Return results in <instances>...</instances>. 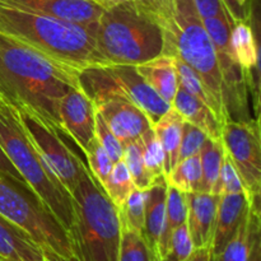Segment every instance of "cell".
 Listing matches in <instances>:
<instances>
[{"label": "cell", "instance_id": "cell-1", "mask_svg": "<svg viewBox=\"0 0 261 261\" xmlns=\"http://www.w3.org/2000/svg\"><path fill=\"white\" fill-rule=\"evenodd\" d=\"M79 71L0 33V97L59 132L58 105L71 88L81 87Z\"/></svg>", "mask_w": 261, "mask_h": 261}, {"label": "cell", "instance_id": "cell-2", "mask_svg": "<svg viewBox=\"0 0 261 261\" xmlns=\"http://www.w3.org/2000/svg\"><path fill=\"white\" fill-rule=\"evenodd\" d=\"M96 64L133 65L162 55L166 31L157 15L140 3L103 9L93 24Z\"/></svg>", "mask_w": 261, "mask_h": 261}, {"label": "cell", "instance_id": "cell-3", "mask_svg": "<svg viewBox=\"0 0 261 261\" xmlns=\"http://www.w3.org/2000/svg\"><path fill=\"white\" fill-rule=\"evenodd\" d=\"M0 33L79 70L96 64L93 25L66 22L0 2Z\"/></svg>", "mask_w": 261, "mask_h": 261}, {"label": "cell", "instance_id": "cell-4", "mask_svg": "<svg viewBox=\"0 0 261 261\" xmlns=\"http://www.w3.org/2000/svg\"><path fill=\"white\" fill-rule=\"evenodd\" d=\"M73 222L69 228L76 261H119L121 221L119 208L89 172L82 173L71 193Z\"/></svg>", "mask_w": 261, "mask_h": 261}, {"label": "cell", "instance_id": "cell-5", "mask_svg": "<svg viewBox=\"0 0 261 261\" xmlns=\"http://www.w3.org/2000/svg\"><path fill=\"white\" fill-rule=\"evenodd\" d=\"M0 147L31 191L69 232L73 222L70 193L40 154L14 107L4 101L0 102Z\"/></svg>", "mask_w": 261, "mask_h": 261}, {"label": "cell", "instance_id": "cell-6", "mask_svg": "<svg viewBox=\"0 0 261 261\" xmlns=\"http://www.w3.org/2000/svg\"><path fill=\"white\" fill-rule=\"evenodd\" d=\"M175 20L166 36L163 54L175 56L199 75L209 96L212 110L222 125L229 120L216 48L199 17L193 0H173Z\"/></svg>", "mask_w": 261, "mask_h": 261}, {"label": "cell", "instance_id": "cell-7", "mask_svg": "<svg viewBox=\"0 0 261 261\" xmlns=\"http://www.w3.org/2000/svg\"><path fill=\"white\" fill-rule=\"evenodd\" d=\"M0 214L27 232L42 250L76 261L69 232L31 191L0 176Z\"/></svg>", "mask_w": 261, "mask_h": 261}, {"label": "cell", "instance_id": "cell-8", "mask_svg": "<svg viewBox=\"0 0 261 261\" xmlns=\"http://www.w3.org/2000/svg\"><path fill=\"white\" fill-rule=\"evenodd\" d=\"M259 120H228L222 127V144L233 163L250 203L259 201L261 137Z\"/></svg>", "mask_w": 261, "mask_h": 261}, {"label": "cell", "instance_id": "cell-9", "mask_svg": "<svg viewBox=\"0 0 261 261\" xmlns=\"http://www.w3.org/2000/svg\"><path fill=\"white\" fill-rule=\"evenodd\" d=\"M214 48L223 83V97L229 120L250 119L247 111V83L244 73L233 60L229 48V36L234 20L229 17L201 19Z\"/></svg>", "mask_w": 261, "mask_h": 261}, {"label": "cell", "instance_id": "cell-10", "mask_svg": "<svg viewBox=\"0 0 261 261\" xmlns=\"http://www.w3.org/2000/svg\"><path fill=\"white\" fill-rule=\"evenodd\" d=\"M15 111L40 154L71 195L87 166L59 137V130L25 110Z\"/></svg>", "mask_w": 261, "mask_h": 261}, {"label": "cell", "instance_id": "cell-11", "mask_svg": "<svg viewBox=\"0 0 261 261\" xmlns=\"http://www.w3.org/2000/svg\"><path fill=\"white\" fill-rule=\"evenodd\" d=\"M91 99L96 111L101 115L122 145L140 138L152 127V122L147 115L134 102L117 91L106 65L98 92Z\"/></svg>", "mask_w": 261, "mask_h": 261}, {"label": "cell", "instance_id": "cell-12", "mask_svg": "<svg viewBox=\"0 0 261 261\" xmlns=\"http://www.w3.org/2000/svg\"><path fill=\"white\" fill-rule=\"evenodd\" d=\"M58 122L60 132L71 138L82 150L94 138L96 107L86 92L71 88L58 105Z\"/></svg>", "mask_w": 261, "mask_h": 261}, {"label": "cell", "instance_id": "cell-13", "mask_svg": "<svg viewBox=\"0 0 261 261\" xmlns=\"http://www.w3.org/2000/svg\"><path fill=\"white\" fill-rule=\"evenodd\" d=\"M115 87L148 116L152 125L157 122L171 105L166 102L133 65H106Z\"/></svg>", "mask_w": 261, "mask_h": 261}, {"label": "cell", "instance_id": "cell-14", "mask_svg": "<svg viewBox=\"0 0 261 261\" xmlns=\"http://www.w3.org/2000/svg\"><path fill=\"white\" fill-rule=\"evenodd\" d=\"M5 4L50 15L66 22L93 25L101 17L103 8L94 0H0Z\"/></svg>", "mask_w": 261, "mask_h": 261}, {"label": "cell", "instance_id": "cell-15", "mask_svg": "<svg viewBox=\"0 0 261 261\" xmlns=\"http://www.w3.org/2000/svg\"><path fill=\"white\" fill-rule=\"evenodd\" d=\"M229 48L233 60L244 73L247 88L254 96L255 109L259 105V45L251 24L246 19L236 20L229 36Z\"/></svg>", "mask_w": 261, "mask_h": 261}, {"label": "cell", "instance_id": "cell-16", "mask_svg": "<svg viewBox=\"0 0 261 261\" xmlns=\"http://www.w3.org/2000/svg\"><path fill=\"white\" fill-rule=\"evenodd\" d=\"M185 195L188 204L186 224L194 247H211L221 195L204 191H194Z\"/></svg>", "mask_w": 261, "mask_h": 261}, {"label": "cell", "instance_id": "cell-17", "mask_svg": "<svg viewBox=\"0 0 261 261\" xmlns=\"http://www.w3.org/2000/svg\"><path fill=\"white\" fill-rule=\"evenodd\" d=\"M249 206L250 199L246 193L222 194L219 196L213 239L211 244L214 259L218 256L219 252L237 231Z\"/></svg>", "mask_w": 261, "mask_h": 261}, {"label": "cell", "instance_id": "cell-18", "mask_svg": "<svg viewBox=\"0 0 261 261\" xmlns=\"http://www.w3.org/2000/svg\"><path fill=\"white\" fill-rule=\"evenodd\" d=\"M260 237V205L259 203H250L241 224L216 257V261H250L255 242Z\"/></svg>", "mask_w": 261, "mask_h": 261}, {"label": "cell", "instance_id": "cell-19", "mask_svg": "<svg viewBox=\"0 0 261 261\" xmlns=\"http://www.w3.org/2000/svg\"><path fill=\"white\" fill-rule=\"evenodd\" d=\"M166 180L153 184L144 190V228L143 236L152 252L153 260L160 259L158 246L165 226L166 213Z\"/></svg>", "mask_w": 261, "mask_h": 261}, {"label": "cell", "instance_id": "cell-20", "mask_svg": "<svg viewBox=\"0 0 261 261\" xmlns=\"http://www.w3.org/2000/svg\"><path fill=\"white\" fill-rule=\"evenodd\" d=\"M0 257L10 261H43V250L20 227L0 214Z\"/></svg>", "mask_w": 261, "mask_h": 261}, {"label": "cell", "instance_id": "cell-21", "mask_svg": "<svg viewBox=\"0 0 261 261\" xmlns=\"http://www.w3.org/2000/svg\"><path fill=\"white\" fill-rule=\"evenodd\" d=\"M171 107L181 115L184 121L195 125L196 127L203 130L208 138L221 140L223 125L205 102L191 96L178 87Z\"/></svg>", "mask_w": 261, "mask_h": 261}, {"label": "cell", "instance_id": "cell-22", "mask_svg": "<svg viewBox=\"0 0 261 261\" xmlns=\"http://www.w3.org/2000/svg\"><path fill=\"white\" fill-rule=\"evenodd\" d=\"M144 81L168 103H172L178 89L175 56L162 55L135 66Z\"/></svg>", "mask_w": 261, "mask_h": 261}, {"label": "cell", "instance_id": "cell-23", "mask_svg": "<svg viewBox=\"0 0 261 261\" xmlns=\"http://www.w3.org/2000/svg\"><path fill=\"white\" fill-rule=\"evenodd\" d=\"M184 122L185 121L181 115L171 107L157 122L152 125L165 154V177L178 162Z\"/></svg>", "mask_w": 261, "mask_h": 261}, {"label": "cell", "instance_id": "cell-24", "mask_svg": "<svg viewBox=\"0 0 261 261\" xmlns=\"http://www.w3.org/2000/svg\"><path fill=\"white\" fill-rule=\"evenodd\" d=\"M186 216H188V204H186L185 193L167 184V189H166L165 226H163L160 246H158L160 259L167 257L168 250H170L171 234L178 226L185 223Z\"/></svg>", "mask_w": 261, "mask_h": 261}, {"label": "cell", "instance_id": "cell-25", "mask_svg": "<svg viewBox=\"0 0 261 261\" xmlns=\"http://www.w3.org/2000/svg\"><path fill=\"white\" fill-rule=\"evenodd\" d=\"M199 155H200L201 165L200 191L219 195V172H221L224 157V148L222 140L206 138Z\"/></svg>", "mask_w": 261, "mask_h": 261}, {"label": "cell", "instance_id": "cell-26", "mask_svg": "<svg viewBox=\"0 0 261 261\" xmlns=\"http://www.w3.org/2000/svg\"><path fill=\"white\" fill-rule=\"evenodd\" d=\"M166 182L185 194L200 191V155H191L177 162L173 170L166 176Z\"/></svg>", "mask_w": 261, "mask_h": 261}, {"label": "cell", "instance_id": "cell-27", "mask_svg": "<svg viewBox=\"0 0 261 261\" xmlns=\"http://www.w3.org/2000/svg\"><path fill=\"white\" fill-rule=\"evenodd\" d=\"M143 148V161H144L145 171L153 184L166 180L165 177V154L160 140L155 137L153 127H149L142 137L139 138Z\"/></svg>", "mask_w": 261, "mask_h": 261}, {"label": "cell", "instance_id": "cell-28", "mask_svg": "<svg viewBox=\"0 0 261 261\" xmlns=\"http://www.w3.org/2000/svg\"><path fill=\"white\" fill-rule=\"evenodd\" d=\"M134 189L135 185L133 182L132 175H130L124 161L121 160L119 162H115L109 180H107L106 188L103 189L110 200L120 209Z\"/></svg>", "mask_w": 261, "mask_h": 261}, {"label": "cell", "instance_id": "cell-29", "mask_svg": "<svg viewBox=\"0 0 261 261\" xmlns=\"http://www.w3.org/2000/svg\"><path fill=\"white\" fill-rule=\"evenodd\" d=\"M119 261H153L152 252L148 247L143 233L129 228L122 223Z\"/></svg>", "mask_w": 261, "mask_h": 261}, {"label": "cell", "instance_id": "cell-30", "mask_svg": "<svg viewBox=\"0 0 261 261\" xmlns=\"http://www.w3.org/2000/svg\"><path fill=\"white\" fill-rule=\"evenodd\" d=\"M122 161L125 162L130 175H132L135 188L140 189V190H147L148 188L153 185L152 180L145 171L144 161H143L142 142H140L139 138L124 144Z\"/></svg>", "mask_w": 261, "mask_h": 261}, {"label": "cell", "instance_id": "cell-31", "mask_svg": "<svg viewBox=\"0 0 261 261\" xmlns=\"http://www.w3.org/2000/svg\"><path fill=\"white\" fill-rule=\"evenodd\" d=\"M83 152L86 154L87 161H88L89 172L93 176L94 180L99 184V186L105 189L110 173H111L114 162L110 158V155L107 154L106 150L103 149V147L99 144L96 137L91 140V143L87 145Z\"/></svg>", "mask_w": 261, "mask_h": 261}, {"label": "cell", "instance_id": "cell-32", "mask_svg": "<svg viewBox=\"0 0 261 261\" xmlns=\"http://www.w3.org/2000/svg\"><path fill=\"white\" fill-rule=\"evenodd\" d=\"M120 221L134 231L143 233L144 228V190L135 188L119 209Z\"/></svg>", "mask_w": 261, "mask_h": 261}, {"label": "cell", "instance_id": "cell-33", "mask_svg": "<svg viewBox=\"0 0 261 261\" xmlns=\"http://www.w3.org/2000/svg\"><path fill=\"white\" fill-rule=\"evenodd\" d=\"M176 59V70H177V81L178 87L182 88L184 91L190 93L191 96L196 97L200 101L205 102L209 107L211 106V101H209V96L206 93V89L204 87L203 82L199 78L198 74L193 70L189 65H186L184 61L180 59ZM214 112V111H213Z\"/></svg>", "mask_w": 261, "mask_h": 261}, {"label": "cell", "instance_id": "cell-34", "mask_svg": "<svg viewBox=\"0 0 261 261\" xmlns=\"http://www.w3.org/2000/svg\"><path fill=\"white\" fill-rule=\"evenodd\" d=\"M94 137L103 147L107 154L112 160V162H119L124 155V145L116 138V135L111 132L109 125L106 124L101 115L96 111V125H94Z\"/></svg>", "mask_w": 261, "mask_h": 261}, {"label": "cell", "instance_id": "cell-35", "mask_svg": "<svg viewBox=\"0 0 261 261\" xmlns=\"http://www.w3.org/2000/svg\"><path fill=\"white\" fill-rule=\"evenodd\" d=\"M195 250L189 232L188 224L182 223L178 226L171 234L170 250H168L167 259L171 261H186Z\"/></svg>", "mask_w": 261, "mask_h": 261}, {"label": "cell", "instance_id": "cell-36", "mask_svg": "<svg viewBox=\"0 0 261 261\" xmlns=\"http://www.w3.org/2000/svg\"><path fill=\"white\" fill-rule=\"evenodd\" d=\"M206 134L190 122H184L182 137H181L180 150H178V162L191 155L200 154Z\"/></svg>", "mask_w": 261, "mask_h": 261}, {"label": "cell", "instance_id": "cell-37", "mask_svg": "<svg viewBox=\"0 0 261 261\" xmlns=\"http://www.w3.org/2000/svg\"><path fill=\"white\" fill-rule=\"evenodd\" d=\"M218 190H219V195H222V194L246 193L241 180H240L239 173H237L233 163H232V161L229 160V157L227 155L226 152H224L223 162H222L221 172H219Z\"/></svg>", "mask_w": 261, "mask_h": 261}, {"label": "cell", "instance_id": "cell-38", "mask_svg": "<svg viewBox=\"0 0 261 261\" xmlns=\"http://www.w3.org/2000/svg\"><path fill=\"white\" fill-rule=\"evenodd\" d=\"M140 4L154 13L162 23L166 31V36L172 31L175 20V4L173 0H140Z\"/></svg>", "mask_w": 261, "mask_h": 261}, {"label": "cell", "instance_id": "cell-39", "mask_svg": "<svg viewBox=\"0 0 261 261\" xmlns=\"http://www.w3.org/2000/svg\"><path fill=\"white\" fill-rule=\"evenodd\" d=\"M193 3L201 19L212 17H229L233 19L223 0H193Z\"/></svg>", "mask_w": 261, "mask_h": 261}, {"label": "cell", "instance_id": "cell-40", "mask_svg": "<svg viewBox=\"0 0 261 261\" xmlns=\"http://www.w3.org/2000/svg\"><path fill=\"white\" fill-rule=\"evenodd\" d=\"M0 176L7 178L10 182L18 185L19 188L24 189V190L27 191H31V189L28 188L24 178H23L22 176H20V173L15 170V167L12 165V162H10L9 158L7 157V154H5L2 147H0ZM31 193H32V191H31Z\"/></svg>", "mask_w": 261, "mask_h": 261}, {"label": "cell", "instance_id": "cell-41", "mask_svg": "<svg viewBox=\"0 0 261 261\" xmlns=\"http://www.w3.org/2000/svg\"><path fill=\"white\" fill-rule=\"evenodd\" d=\"M186 261H216L211 247H199L193 251Z\"/></svg>", "mask_w": 261, "mask_h": 261}, {"label": "cell", "instance_id": "cell-42", "mask_svg": "<svg viewBox=\"0 0 261 261\" xmlns=\"http://www.w3.org/2000/svg\"><path fill=\"white\" fill-rule=\"evenodd\" d=\"M94 2H96L99 7L103 8V9H109V8L122 4V3H140V0H94Z\"/></svg>", "mask_w": 261, "mask_h": 261}, {"label": "cell", "instance_id": "cell-43", "mask_svg": "<svg viewBox=\"0 0 261 261\" xmlns=\"http://www.w3.org/2000/svg\"><path fill=\"white\" fill-rule=\"evenodd\" d=\"M223 2H224V4L227 5V8H228V10H229V12H231L232 17H233V19H234V20L245 19V17H244V15H242L241 13H240L239 10H237L236 8H234V5L232 4V3H231V0H223Z\"/></svg>", "mask_w": 261, "mask_h": 261}, {"label": "cell", "instance_id": "cell-44", "mask_svg": "<svg viewBox=\"0 0 261 261\" xmlns=\"http://www.w3.org/2000/svg\"><path fill=\"white\" fill-rule=\"evenodd\" d=\"M250 261H261V237L255 242V246L251 252Z\"/></svg>", "mask_w": 261, "mask_h": 261}, {"label": "cell", "instance_id": "cell-45", "mask_svg": "<svg viewBox=\"0 0 261 261\" xmlns=\"http://www.w3.org/2000/svg\"><path fill=\"white\" fill-rule=\"evenodd\" d=\"M43 256H45L46 261H71V260L65 259V257L60 256V255L55 254V252L48 251V250H43Z\"/></svg>", "mask_w": 261, "mask_h": 261}, {"label": "cell", "instance_id": "cell-46", "mask_svg": "<svg viewBox=\"0 0 261 261\" xmlns=\"http://www.w3.org/2000/svg\"><path fill=\"white\" fill-rule=\"evenodd\" d=\"M231 3L234 5V8H236V9L239 10V12L245 17L244 7H245V4H246V0H231Z\"/></svg>", "mask_w": 261, "mask_h": 261}, {"label": "cell", "instance_id": "cell-47", "mask_svg": "<svg viewBox=\"0 0 261 261\" xmlns=\"http://www.w3.org/2000/svg\"><path fill=\"white\" fill-rule=\"evenodd\" d=\"M153 261H171V260L166 257V259H155V260H153Z\"/></svg>", "mask_w": 261, "mask_h": 261}, {"label": "cell", "instance_id": "cell-48", "mask_svg": "<svg viewBox=\"0 0 261 261\" xmlns=\"http://www.w3.org/2000/svg\"><path fill=\"white\" fill-rule=\"evenodd\" d=\"M0 261H10V260H7V259H0Z\"/></svg>", "mask_w": 261, "mask_h": 261}, {"label": "cell", "instance_id": "cell-49", "mask_svg": "<svg viewBox=\"0 0 261 261\" xmlns=\"http://www.w3.org/2000/svg\"><path fill=\"white\" fill-rule=\"evenodd\" d=\"M3 101V99H2V97H0V102H2Z\"/></svg>", "mask_w": 261, "mask_h": 261}, {"label": "cell", "instance_id": "cell-50", "mask_svg": "<svg viewBox=\"0 0 261 261\" xmlns=\"http://www.w3.org/2000/svg\"><path fill=\"white\" fill-rule=\"evenodd\" d=\"M43 261H46V260H43Z\"/></svg>", "mask_w": 261, "mask_h": 261}, {"label": "cell", "instance_id": "cell-51", "mask_svg": "<svg viewBox=\"0 0 261 261\" xmlns=\"http://www.w3.org/2000/svg\"><path fill=\"white\" fill-rule=\"evenodd\" d=\"M0 259H2V257H0Z\"/></svg>", "mask_w": 261, "mask_h": 261}]
</instances>
